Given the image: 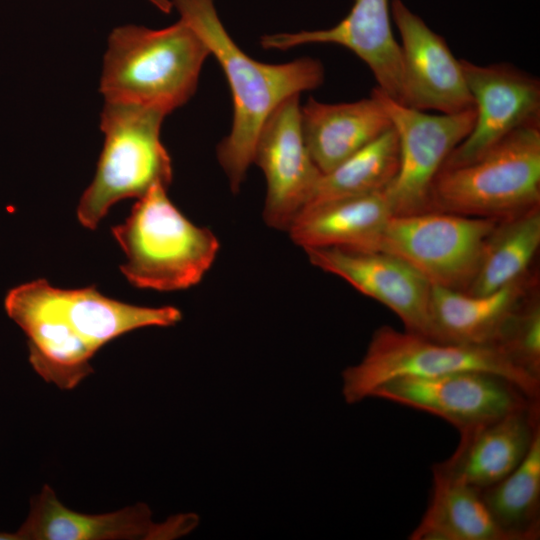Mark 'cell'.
Wrapping results in <instances>:
<instances>
[{
	"label": "cell",
	"mask_w": 540,
	"mask_h": 540,
	"mask_svg": "<svg viewBox=\"0 0 540 540\" xmlns=\"http://www.w3.org/2000/svg\"><path fill=\"white\" fill-rule=\"evenodd\" d=\"M4 307L27 337L34 370L64 390L93 372L91 358L109 341L138 328L173 326L182 318L172 306L131 305L95 287L59 289L44 279L11 289Z\"/></svg>",
	"instance_id": "cell-1"
},
{
	"label": "cell",
	"mask_w": 540,
	"mask_h": 540,
	"mask_svg": "<svg viewBox=\"0 0 540 540\" xmlns=\"http://www.w3.org/2000/svg\"><path fill=\"white\" fill-rule=\"evenodd\" d=\"M180 19L202 39L220 64L233 99L230 133L217 146V158L237 193L252 164L259 132L269 115L286 99L320 86L322 64L301 58L266 64L249 57L220 21L214 0H172Z\"/></svg>",
	"instance_id": "cell-2"
},
{
	"label": "cell",
	"mask_w": 540,
	"mask_h": 540,
	"mask_svg": "<svg viewBox=\"0 0 540 540\" xmlns=\"http://www.w3.org/2000/svg\"><path fill=\"white\" fill-rule=\"evenodd\" d=\"M209 55L181 19L162 29L119 26L108 37L99 90L105 102L146 106L168 115L195 93Z\"/></svg>",
	"instance_id": "cell-3"
},
{
	"label": "cell",
	"mask_w": 540,
	"mask_h": 540,
	"mask_svg": "<svg viewBox=\"0 0 540 540\" xmlns=\"http://www.w3.org/2000/svg\"><path fill=\"white\" fill-rule=\"evenodd\" d=\"M112 233L126 255L121 272L138 288L175 291L196 285L219 250L216 236L188 220L163 185L139 198Z\"/></svg>",
	"instance_id": "cell-4"
},
{
	"label": "cell",
	"mask_w": 540,
	"mask_h": 540,
	"mask_svg": "<svg viewBox=\"0 0 540 540\" xmlns=\"http://www.w3.org/2000/svg\"><path fill=\"white\" fill-rule=\"evenodd\" d=\"M166 114L127 103L105 102L100 128L104 145L91 184L77 208L79 222L95 229L116 202L141 198L152 187H169L170 156L160 140Z\"/></svg>",
	"instance_id": "cell-5"
},
{
	"label": "cell",
	"mask_w": 540,
	"mask_h": 540,
	"mask_svg": "<svg viewBox=\"0 0 540 540\" xmlns=\"http://www.w3.org/2000/svg\"><path fill=\"white\" fill-rule=\"evenodd\" d=\"M540 203V124L522 127L467 164L444 167L432 211L505 218Z\"/></svg>",
	"instance_id": "cell-6"
},
{
	"label": "cell",
	"mask_w": 540,
	"mask_h": 540,
	"mask_svg": "<svg viewBox=\"0 0 540 540\" xmlns=\"http://www.w3.org/2000/svg\"><path fill=\"white\" fill-rule=\"evenodd\" d=\"M457 371H486L502 375L540 398V380L533 378L491 346L440 342L383 325L373 334L362 360L342 373L344 399L349 404L372 397L394 379L432 377Z\"/></svg>",
	"instance_id": "cell-7"
},
{
	"label": "cell",
	"mask_w": 540,
	"mask_h": 540,
	"mask_svg": "<svg viewBox=\"0 0 540 540\" xmlns=\"http://www.w3.org/2000/svg\"><path fill=\"white\" fill-rule=\"evenodd\" d=\"M498 221L436 210L393 215L375 250L403 259L431 285L465 292Z\"/></svg>",
	"instance_id": "cell-8"
},
{
	"label": "cell",
	"mask_w": 540,
	"mask_h": 540,
	"mask_svg": "<svg viewBox=\"0 0 540 540\" xmlns=\"http://www.w3.org/2000/svg\"><path fill=\"white\" fill-rule=\"evenodd\" d=\"M371 94L387 112L398 136L399 169L386 188L394 215L432 211L434 181L452 151L471 132L475 109L432 115L394 101L377 87Z\"/></svg>",
	"instance_id": "cell-9"
},
{
	"label": "cell",
	"mask_w": 540,
	"mask_h": 540,
	"mask_svg": "<svg viewBox=\"0 0 540 540\" xmlns=\"http://www.w3.org/2000/svg\"><path fill=\"white\" fill-rule=\"evenodd\" d=\"M372 397L440 417L460 434L540 401L514 381L486 371L398 378L378 387Z\"/></svg>",
	"instance_id": "cell-10"
},
{
	"label": "cell",
	"mask_w": 540,
	"mask_h": 540,
	"mask_svg": "<svg viewBox=\"0 0 540 540\" xmlns=\"http://www.w3.org/2000/svg\"><path fill=\"white\" fill-rule=\"evenodd\" d=\"M461 64L475 121L443 168L472 162L512 132L540 124L538 78L507 63L483 66L462 59Z\"/></svg>",
	"instance_id": "cell-11"
},
{
	"label": "cell",
	"mask_w": 540,
	"mask_h": 540,
	"mask_svg": "<svg viewBox=\"0 0 540 540\" xmlns=\"http://www.w3.org/2000/svg\"><path fill=\"white\" fill-rule=\"evenodd\" d=\"M252 163L266 178L265 223L287 231L322 175L305 144L299 95L283 101L266 119L256 140Z\"/></svg>",
	"instance_id": "cell-12"
},
{
	"label": "cell",
	"mask_w": 540,
	"mask_h": 540,
	"mask_svg": "<svg viewBox=\"0 0 540 540\" xmlns=\"http://www.w3.org/2000/svg\"><path fill=\"white\" fill-rule=\"evenodd\" d=\"M305 252L312 265L388 307L406 331L430 338L432 285L406 261L381 250L318 247Z\"/></svg>",
	"instance_id": "cell-13"
},
{
	"label": "cell",
	"mask_w": 540,
	"mask_h": 540,
	"mask_svg": "<svg viewBox=\"0 0 540 540\" xmlns=\"http://www.w3.org/2000/svg\"><path fill=\"white\" fill-rule=\"evenodd\" d=\"M391 18L401 37L405 106L453 114L474 108L461 60L402 0H392Z\"/></svg>",
	"instance_id": "cell-14"
},
{
	"label": "cell",
	"mask_w": 540,
	"mask_h": 540,
	"mask_svg": "<svg viewBox=\"0 0 540 540\" xmlns=\"http://www.w3.org/2000/svg\"><path fill=\"white\" fill-rule=\"evenodd\" d=\"M193 515H177L154 523L147 505L86 514L67 508L45 484L30 500L27 518L15 532L19 540H136L172 539L194 527Z\"/></svg>",
	"instance_id": "cell-15"
},
{
	"label": "cell",
	"mask_w": 540,
	"mask_h": 540,
	"mask_svg": "<svg viewBox=\"0 0 540 540\" xmlns=\"http://www.w3.org/2000/svg\"><path fill=\"white\" fill-rule=\"evenodd\" d=\"M260 43L263 48L278 50L316 43L343 46L367 64L377 88L405 103L401 48L391 29L389 0H354L347 16L333 27L265 35Z\"/></svg>",
	"instance_id": "cell-16"
},
{
	"label": "cell",
	"mask_w": 540,
	"mask_h": 540,
	"mask_svg": "<svg viewBox=\"0 0 540 540\" xmlns=\"http://www.w3.org/2000/svg\"><path fill=\"white\" fill-rule=\"evenodd\" d=\"M540 432V401L460 434L454 453L432 467L482 489L511 473Z\"/></svg>",
	"instance_id": "cell-17"
},
{
	"label": "cell",
	"mask_w": 540,
	"mask_h": 540,
	"mask_svg": "<svg viewBox=\"0 0 540 540\" xmlns=\"http://www.w3.org/2000/svg\"><path fill=\"white\" fill-rule=\"evenodd\" d=\"M300 123L309 154L322 174L392 128L387 112L372 94L337 104L310 97L300 106Z\"/></svg>",
	"instance_id": "cell-18"
},
{
	"label": "cell",
	"mask_w": 540,
	"mask_h": 540,
	"mask_svg": "<svg viewBox=\"0 0 540 540\" xmlns=\"http://www.w3.org/2000/svg\"><path fill=\"white\" fill-rule=\"evenodd\" d=\"M393 215L385 189L307 206L287 232L304 250L318 247L375 250Z\"/></svg>",
	"instance_id": "cell-19"
},
{
	"label": "cell",
	"mask_w": 540,
	"mask_h": 540,
	"mask_svg": "<svg viewBox=\"0 0 540 540\" xmlns=\"http://www.w3.org/2000/svg\"><path fill=\"white\" fill-rule=\"evenodd\" d=\"M532 285L527 275L483 295L432 285L430 338L451 344L491 346Z\"/></svg>",
	"instance_id": "cell-20"
},
{
	"label": "cell",
	"mask_w": 540,
	"mask_h": 540,
	"mask_svg": "<svg viewBox=\"0 0 540 540\" xmlns=\"http://www.w3.org/2000/svg\"><path fill=\"white\" fill-rule=\"evenodd\" d=\"M410 540H508L479 490L432 467L428 506Z\"/></svg>",
	"instance_id": "cell-21"
},
{
	"label": "cell",
	"mask_w": 540,
	"mask_h": 540,
	"mask_svg": "<svg viewBox=\"0 0 540 540\" xmlns=\"http://www.w3.org/2000/svg\"><path fill=\"white\" fill-rule=\"evenodd\" d=\"M539 245V206L499 219L485 244L477 273L465 292L488 294L525 277Z\"/></svg>",
	"instance_id": "cell-22"
},
{
	"label": "cell",
	"mask_w": 540,
	"mask_h": 540,
	"mask_svg": "<svg viewBox=\"0 0 540 540\" xmlns=\"http://www.w3.org/2000/svg\"><path fill=\"white\" fill-rule=\"evenodd\" d=\"M508 540L540 537V432L523 461L506 477L478 489Z\"/></svg>",
	"instance_id": "cell-23"
},
{
	"label": "cell",
	"mask_w": 540,
	"mask_h": 540,
	"mask_svg": "<svg viewBox=\"0 0 540 540\" xmlns=\"http://www.w3.org/2000/svg\"><path fill=\"white\" fill-rule=\"evenodd\" d=\"M399 162L398 136L392 127L333 170L322 174L305 207L336 198L383 191L395 179Z\"/></svg>",
	"instance_id": "cell-24"
},
{
	"label": "cell",
	"mask_w": 540,
	"mask_h": 540,
	"mask_svg": "<svg viewBox=\"0 0 540 540\" xmlns=\"http://www.w3.org/2000/svg\"><path fill=\"white\" fill-rule=\"evenodd\" d=\"M494 347L516 367L540 380V303L524 299L501 329Z\"/></svg>",
	"instance_id": "cell-25"
},
{
	"label": "cell",
	"mask_w": 540,
	"mask_h": 540,
	"mask_svg": "<svg viewBox=\"0 0 540 540\" xmlns=\"http://www.w3.org/2000/svg\"><path fill=\"white\" fill-rule=\"evenodd\" d=\"M163 13H170L173 8L172 0H148Z\"/></svg>",
	"instance_id": "cell-26"
},
{
	"label": "cell",
	"mask_w": 540,
	"mask_h": 540,
	"mask_svg": "<svg viewBox=\"0 0 540 540\" xmlns=\"http://www.w3.org/2000/svg\"><path fill=\"white\" fill-rule=\"evenodd\" d=\"M0 540H19V539L15 532L14 533L0 532Z\"/></svg>",
	"instance_id": "cell-27"
}]
</instances>
